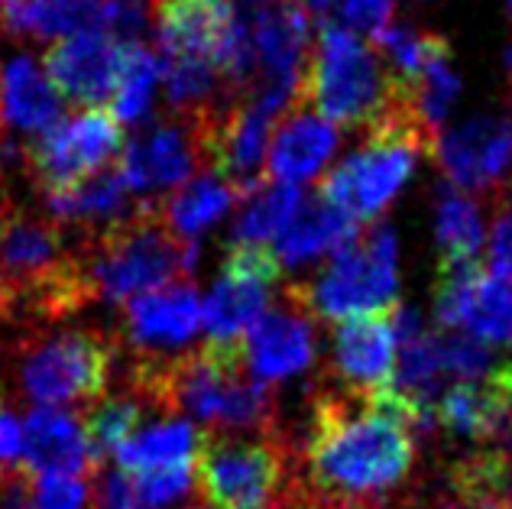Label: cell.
I'll return each mask as SVG.
<instances>
[{"instance_id": "cell-1", "label": "cell", "mask_w": 512, "mask_h": 509, "mask_svg": "<svg viewBox=\"0 0 512 509\" xmlns=\"http://www.w3.org/2000/svg\"><path fill=\"white\" fill-rule=\"evenodd\" d=\"M415 445V409L393 386L350 393L341 386L312 399L305 445L295 448V477L341 509H380V500L409 480Z\"/></svg>"}, {"instance_id": "cell-2", "label": "cell", "mask_w": 512, "mask_h": 509, "mask_svg": "<svg viewBox=\"0 0 512 509\" xmlns=\"http://www.w3.org/2000/svg\"><path fill=\"white\" fill-rule=\"evenodd\" d=\"M94 302L82 240L46 211L0 189V321L23 328L62 325Z\"/></svg>"}, {"instance_id": "cell-3", "label": "cell", "mask_w": 512, "mask_h": 509, "mask_svg": "<svg viewBox=\"0 0 512 509\" xmlns=\"http://www.w3.org/2000/svg\"><path fill=\"white\" fill-rule=\"evenodd\" d=\"M163 202H146L130 221L82 240V263L94 302L124 305L179 279H192L198 240L175 237L163 221Z\"/></svg>"}, {"instance_id": "cell-4", "label": "cell", "mask_w": 512, "mask_h": 509, "mask_svg": "<svg viewBox=\"0 0 512 509\" xmlns=\"http://www.w3.org/2000/svg\"><path fill=\"white\" fill-rule=\"evenodd\" d=\"M402 91V78L380 52L341 23H318L302 104L334 127L367 130Z\"/></svg>"}, {"instance_id": "cell-5", "label": "cell", "mask_w": 512, "mask_h": 509, "mask_svg": "<svg viewBox=\"0 0 512 509\" xmlns=\"http://www.w3.org/2000/svg\"><path fill=\"white\" fill-rule=\"evenodd\" d=\"M114 357L117 344L101 331L43 325L20 331L10 347V370L33 406L88 409L107 393Z\"/></svg>"}, {"instance_id": "cell-6", "label": "cell", "mask_w": 512, "mask_h": 509, "mask_svg": "<svg viewBox=\"0 0 512 509\" xmlns=\"http://www.w3.org/2000/svg\"><path fill=\"white\" fill-rule=\"evenodd\" d=\"M292 467L295 448L282 432L231 438L201 428L192 477L211 509H276Z\"/></svg>"}, {"instance_id": "cell-7", "label": "cell", "mask_w": 512, "mask_h": 509, "mask_svg": "<svg viewBox=\"0 0 512 509\" xmlns=\"http://www.w3.org/2000/svg\"><path fill=\"white\" fill-rule=\"evenodd\" d=\"M302 302L315 318H357L393 312L399 305L396 231L383 221L363 224L331 253L315 283H299Z\"/></svg>"}, {"instance_id": "cell-8", "label": "cell", "mask_w": 512, "mask_h": 509, "mask_svg": "<svg viewBox=\"0 0 512 509\" xmlns=\"http://www.w3.org/2000/svg\"><path fill=\"white\" fill-rule=\"evenodd\" d=\"M422 153H435L422 133L367 130L360 133L357 150L321 179L318 192L357 224H373L409 182L415 159Z\"/></svg>"}, {"instance_id": "cell-9", "label": "cell", "mask_w": 512, "mask_h": 509, "mask_svg": "<svg viewBox=\"0 0 512 509\" xmlns=\"http://www.w3.org/2000/svg\"><path fill=\"white\" fill-rule=\"evenodd\" d=\"M124 143V127L107 107L78 111L75 117L65 114V120H59L52 130L26 140V153H30L26 179L36 185L39 195L72 189L91 172L111 166Z\"/></svg>"}, {"instance_id": "cell-10", "label": "cell", "mask_w": 512, "mask_h": 509, "mask_svg": "<svg viewBox=\"0 0 512 509\" xmlns=\"http://www.w3.org/2000/svg\"><path fill=\"white\" fill-rule=\"evenodd\" d=\"M120 176L140 202L159 205L205 172L198 133L188 117L163 114L150 127L133 133L117 156Z\"/></svg>"}, {"instance_id": "cell-11", "label": "cell", "mask_w": 512, "mask_h": 509, "mask_svg": "<svg viewBox=\"0 0 512 509\" xmlns=\"http://www.w3.org/2000/svg\"><path fill=\"white\" fill-rule=\"evenodd\" d=\"M286 266L273 247H234L227 253L218 283L201 305L208 341H244L250 325L276 299Z\"/></svg>"}, {"instance_id": "cell-12", "label": "cell", "mask_w": 512, "mask_h": 509, "mask_svg": "<svg viewBox=\"0 0 512 509\" xmlns=\"http://www.w3.org/2000/svg\"><path fill=\"white\" fill-rule=\"evenodd\" d=\"M435 315L441 331H461L512 351V283L474 263L438 270Z\"/></svg>"}, {"instance_id": "cell-13", "label": "cell", "mask_w": 512, "mask_h": 509, "mask_svg": "<svg viewBox=\"0 0 512 509\" xmlns=\"http://www.w3.org/2000/svg\"><path fill=\"white\" fill-rule=\"evenodd\" d=\"M124 62V46L114 43L104 30H88L52 43L39 65L62 101L94 111L114 101L120 78H124Z\"/></svg>"}, {"instance_id": "cell-14", "label": "cell", "mask_w": 512, "mask_h": 509, "mask_svg": "<svg viewBox=\"0 0 512 509\" xmlns=\"http://www.w3.org/2000/svg\"><path fill=\"white\" fill-rule=\"evenodd\" d=\"M247 364L256 380L273 386L276 380L299 377L315 360V315L308 312L299 289L289 286L273 299L244 334Z\"/></svg>"}, {"instance_id": "cell-15", "label": "cell", "mask_w": 512, "mask_h": 509, "mask_svg": "<svg viewBox=\"0 0 512 509\" xmlns=\"http://www.w3.org/2000/svg\"><path fill=\"white\" fill-rule=\"evenodd\" d=\"M201 328V299L192 279L124 302V344L133 360H166L179 354Z\"/></svg>"}, {"instance_id": "cell-16", "label": "cell", "mask_w": 512, "mask_h": 509, "mask_svg": "<svg viewBox=\"0 0 512 509\" xmlns=\"http://www.w3.org/2000/svg\"><path fill=\"white\" fill-rule=\"evenodd\" d=\"M396 328L393 312L344 318L331 334L334 386L350 393H376L393 383L396 370Z\"/></svg>"}, {"instance_id": "cell-17", "label": "cell", "mask_w": 512, "mask_h": 509, "mask_svg": "<svg viewBox=\"0 0 512 509\" xmlns=\"http://www.w3.org/2000/svg\"><path fill=\"white\" fill-rule=\"evenodd\" d=\"M435 156L444 176L461 192H496L503 198V176L512 159L509 124L490 117L467 120V124L441 133Z\"/></svg>"}, {"instance_id": "cell-18", "label": "cell", "mask_w": 512, "mask_h": 509, "mask_svg": "<svg viewBox=\"0 0 512 509\" xmlns=\"http://www.w3.org/2000/svg\"><path fill=\"white\" fill-rule=\"evenodd\" d=\"M39 198H43V208L52 221L62 224L65 231H72L82 240H91L104 231H111L117 224L130 221L133 214L146 205L127 189L117 163L91 172L88 179L72 185V189L46 192Z\"/></svg>"}, {"instance_id": "cell-19", "label": "cell", "mask_w": 512, "mask_h": 509, "mask_svg": "<svg viewBox=\"0 0 512 509\" xmlns=\"http://www.w3.org/2000/svg\"><path fill=\"white\" fill-rule=\"evenodd\" d=\"M338 140V127L321 120L312 107L292 104L273 127V140L266 150V182L302 185L315 179L338 150Z\"/></svg>"}, {"instance_id": "cell-20", "label": "cell", "mask_w": 512, "mask_h": 509, "mask_svg": "<svg viewBox=\"0 0 512 509\" xmlns=\"http://www.w3.org/2000/svg\"><path fill=\"white\" fill-rule=\"evenodd\" d=\"M20 464L39 477H88L94 471L82 415L33 406L23 422Z\"/></svg>"}, {"instance_id": "cell-21", "label": "cell", "mask_w": 512, "mask_h": 509, "mask_svg": "<svg viewBox=\"0 0 512 509\" xmlns=\"http://www.w3.org/2000/svg\"><path fill=\"white\" fill-rule=\"evenodd\" d=\"M59 120H65V101L52 88L43 65L26 52L0 62V130L36 140Z\"/></svg>"}, {"instance_id": "cell-22", "label": "cell", "mask_w": 512, "mask_h": 509, "mask_svg": "<svg viewBox=\"0 0 512 509\" xmlns=\"http://www.w3.org/2000/svg\"><path fill=\"white\" fill-rule=\"evenodd\" d=\"M363 224H357L350 214L334 208L318 189L302 195L299 211L292 214L286 231L276 237V257L282 266H299L308 260H318L325 253H334L344 240H350Z\"/></svg>"}, {"instance_id": "cell-23", "label": "cell", "mask_w": 512, "mask_h": 509, "mask_svg": "<svg viewBox=\"0 0 512 509\" xmlns=\"http://www.w3.org/2000/svg\"><path fill=\"white\" fill-rule=\"evenodd\" d=\"M512 480V451L477 448L451 464L444 487L428 509H506Z\"/></svg>"}, {"instance_id": "cell-24", "label": "cell", "mask_w": 512, "mask_h": 509, "mask_svg": "<svg viewBox=\"0 0 512 509\" xmlns=\"http://www.w3.org/2000/svg\"><path fill=\"white\" fill-rule=\"evenodd\" d=\"M198 448V428L188 419H166L159 425L133 432L124 445L114 451V461L127 474H153L172 471V467H192Z\"/></svg>"}, {"instance_id": "cell-25", "label": "cell", "mask_w": 512, "mask_h": 509, "mask_svg": "<svg viewBox=\"0 0 512 509\" xmlns=\"http://www.w3.org/2000/svg\"><path fill=\"white\" fill-rule=\"evenodd\" d=\"M435 237H438V270L457 263H474L480 240H483V221L480 205L474 195L454 189L451 182L438 185V208H435Z\"/></svg>"}, {"instance_id": "cell-26", "label": "cell", "mask_w": 512, "mask_h": 509, "mask_svg": "<svg viewBox=\"0 0 512 509\" xmlns=\"http://www.w3.org/2000/svg\"><path fill=\"white\" fill-rule=\"evenodd\" d=\"M234 205H237L234 192L227 189L218 176L201 172V176H195L188 185H182L179 192L163 198V208L159 211H163V221L175 237L195 240L205 227H211Z\"/></svg>"}, {"instance_id": "cell-27", "label": "cell", "mask_w": 512, "mask_h": 509, "mask_svg": "<svg viewBox=\"0 0 512 509\" xmlns=\"http://www.w3.org/2000/svg\"><path fill=\"white\" fill-rule=\"evenodd\" d=\"M146 412V403L130 390L104 393L98 403H91L82 415L85 438H88V454L94 471L107 464V458L124 445V441L137 432V425Z\"/></svg>"}, {"instance_id": "cell-28", "label": "cell", "mask_w": 512, "mask_h": 509, "mask_svg": "<svg viewBox=\"0 0 512 509\" xmlns=\"http://www.w3.org/2000/svg\"><path fill=\"white\" fill-rule=\"evenodd\" d=\"M299 185H269L266 192L247 198L244 211L234 224V247H273V240L286 231L292 214L302 205Z\"/></svg>"}, {"instance_id": "cell-29", "label": "cell", "mask_w": 512, "mask_h": 509, "mask_svg": "<svg viewBox=\"0 0 512 509\" xmlns=\"http://www.w3.org/2000/svg\"><path fill=\"white\" fill-rule=\"evenodd\" d=\"M156 82H159V59L153 46H130L127 62H124V78L114 95L111 114L120 127L124 124H143L150 117V107L156 98Z\"/></svg>"}, {"instance_id": "cell-30", "label": "cell", "mask_w": 512, "mask_h": 509, "mask_svg": "<svg viewBox=\"0 0 512 509\" xmlns=\"http://www.w3.org/2000/svg\"><path fill=\"white\" fill-rule=\"evenodd\" d=\"M30 39L59 43L88 30H101V0H26Z\"/></svg>"}, {"instance_id": "cell-31", "label": "cell", "mask_w": 512, "mask_h": 509, "mask_svg": "<svg viewBox=\"0 0 512 509\" xmlns=\"http://www.w3.org/2000/svg\"><path fill=\"white\" fill-rule=\"evenodd\" d=\"M133 484H137V497L143 509H163L175 500H182L185 493L195 487V477H192V467H172V471L137 474Z\"/></svg>"}, {"instance_id": "cell-32", "label": "cell", "mask_w": 512, "mask_h": 509, "mask_svg": "<svg viewBox=\"0 0 512 509\" xmlns=\"http://www.w3.org/2000/svg\"><path fill=\"white\" fill-rule=\"evenodd\" d=\"M94 480V509H143L137 497V484L120 467H98Z\"/></svg>"}, {"instance_id": "cell-33", "label": "cell", "mask_w": 512, "mask_h": 509, "mask_svg": "<svg viewBox=\"0 0 512 509\" xmlns=\"http://www.w3.org/2000/svg\"><path fill=\"white\" fill-rule=\"evenodd\" d=\"M338 7L344 30H357L376 36L383 26L393 20V0H334Z\"/></svg>"}, {"instance_id": "cell-34", "label": "cell", "mask_w": 512, "mask_h": 509, "mask_svg": "<svg viewBox=\"0 0 512 509\" xmlns=\"http://www.w3.org/2000/svg\"><path fill=\"white\" fill-rule=\"evenodd\" d=\"M490 270L493 276L512 283V208L496 214L490 231Z\"/></svg>"}, {"instance_id": "cell-35", "label": "cell", "mask_w": 512, "mask_h": 509, "mask_svg": "<svg viewBox=\"0 0 512 509\" xmlns=\"http://www.w3.org/2000/svg\"><path fill=\"white\" fill-rule=\"evenodd\" d=\"M276 509H341V506H334V503H328V500H321V497H315L312 490H308L299 477H295V471H292V477H289V487H286V493H282V500L276 503Z\"/></svg>"}, {"instance_id": "cell-36", "label": "cell", "mask_w": 512, "mask_h": 509, "mask_svg": "<svg viewBox=\"0 0 512 509\" xmlns=\"http://www.w3.org/2000/svg\"><path fill=\"white\" fill-rule=\"evenodd\" d=\"M23 425L13 415H0V464H20Z\"/></svg>"}, {"instance_id": "cell-37", "label": "cell", "mask_w": 512, "mask_h": 509, "mask_svg": "<svg viewBox=\"0 0 512 509\" xmlns=\"http://www.w3.org/2000/svg\"><path fill=\"white\" fill-rule=\"evenodd\" d=\"M305 7H308V13H312V20L325 23V20H331L334 0H305Z\"/></svg>"}, {"instance_id": "cell-38", "label": "cell", "mask_w": 512, "mask_h": 509, "mask_svg": "<svg viewBox=\"0 0 512 509\" xmlns=\"http://www.w3.org/2000/svg\"><path fill=\"white\" fill-rule=\"evenodd\" d=\"M0 415H4V390H0Z\"/></svg>"}, {"instance_id": "cell-39", "label": "cell", "mask_w": 512, "mask_h": 509, "mask_svg": "<svg viewBox=\"0 0 512 509\" xmlns=\"http://www.w3.org/2000/svg\"><path fill=\"white\" fill-rule=\"evenodd\" d=\"M192 509H208V506H192Z\"/></svg>"}, {"instance_id": "cell-40", "label": "cell", "mask_w": 512, "mask_h": 509, "mask_svg": "<svg viewBox=\"0 0 512 509\" xmlns=\"http://www.w3.org/2000/svg\"><path fill=\"white\" fill-rule=\"evenodd\" d=\"M509 133H512V124H509Z\"/></svg>"}]
</instances>
